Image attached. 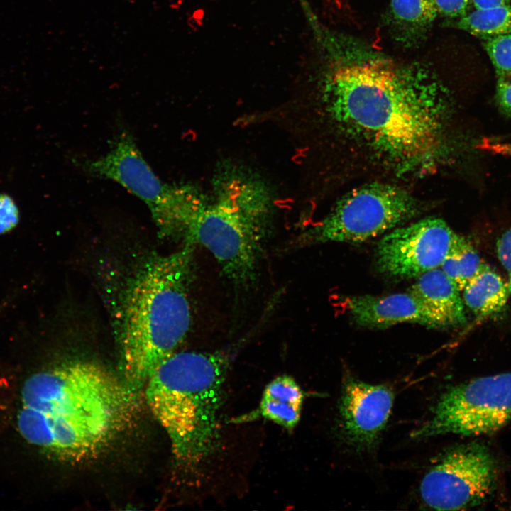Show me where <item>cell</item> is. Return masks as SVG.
<instances>
[{
	"instance_id": "6da1fadb",
	"label": "cell",
	"mask_w": 511,
	"mask_h": 511,
	"mask_svg": "<svg viewBox=\"0 0 511 511\" xmlns=\"http://www.w3.org/2000/svg\"><path fill=\"white\" fill-rule=\"evenodd\" d=\"M333 119L375 151L407 170H429L442 154L447 102L420 65L380 60L340 65L326 86Z\"/></svg>"
},
{
	"instance_id": "7a4b0ae2",
	"label": "cell",
	"mask_w": 511,
	"mask_h": 511,
	"mask_svg": "<svg viewBox=\"0 0 511 511\" xmlns=\"http://www.w3.org/2000/svg\"><path fill=\"white\" fill-rule=\"evenodd\" d=\"M133 392L97 363L57 365L24 382L18 430L29 444L55 458L87 460L108 446L131 420Z\"/></svg>"
},
{
	"instance_id": "3957f363",
	"label": "cell",
	"mask_w": 511,
	"mask_h": 511,
	"mask_svg": "<svg viewBox=\"0 0 511 511\" xmlns=\"http://www.w3.org/2000/svg\"><path fill=\"white\" fill-rule=\"evenodd\" d=\"M144 260L128 280L117 317L120 364L134 392L186 338L191 325L193 247Z\"/></svg>"
},
{
	"instance_id": "277c9868",
	"label": "cell",
	"mask_w": 511,
	"mask_h": 511,
	"mask_svg": "<svg viewBox=\"0 0 511 511\" xmlns=\"http://www.w3.org/2000/svg\"><path fill=\"white\" fill-rule=\"evenodd\" d=\"M275 204L271 187L256 172L237 164L220 165L210 192L201 188L196 192L182 238L208 249L233 284L249 286L257 278Z\"/></svg>"
},
{
	"instance_id": "5b68a950",
	"label": "cell",
	"mask_w": 511,
	"mask_h": 511,
	"mask_svg": "<svg viewBox=\"0 0 511 511\" xmlns=\"http://www.w3.org/2000/svg\"><path fill=\"white\" fill-rule=\"evenodd\" d=\"M231 362L223 351L175 352L145 385L150 410L177 458L188 466L204 463L219 445V414Z\"/></svg>"
},
{
	"instance_id": "8992f818",
	"label": "cell",
	"mask_w": 511,
	"mask_h": 511,
	"mask_svg": "<svg viewBox=\"0 0 511 511\" xmlns=\"http://www.w3.org/2000/svg\"><path fill=\"white\" fill-rule=\"evenodd\" d=\"M419 210L417 202L405 189L383 182L366 184L343 196L324 219L300 233L292 246L364 242L397 227Z\"/></svg>"
},
{
	"instance_id": "52a82bcc",
	"label": "cell",
	"mask_w": 511,
	"mask_h": 511,
	"mask_svg": "<svg viewBox=\"0 0 511 511\" xmlns=\"http://www.w3.org/2000/svg\"><path fill=\"white\" fill-rule=\"evenodd\" d=\"M511 421V372L476 378L441 395L431 417L412 432L423 439L446 434L479 436Z\"/></svg>"
},
{
	"instance_id": "ba28073f",
	"label": "cell",
	"mask_w": 511,
	"mask_h": 511,
	"mask_svg": "<svg viewBox=\"0 0 511 511\" xmlns=\"http://www.w3.org/2000/svg\"><path fill=\"white\" fill-rule=\"evenodd\" d=\"M496 480L493 455L483 444L471 442L441 454L422 480L419 493L432 509H466L488 500Z\"/></svg>"
},
{
	"instance_id": "9c48e42d",
	"label": "cell",
	"mask_w": 511,
	"mask_h": 511,
	"mask_svg": "<svg viewBox=\"0 0 511 511\" xmlns=\"http://www.w3.org/2000/svg\"><path fill=\"white\" fill-rule=\"evenodd\" d=\"M72 163L89 176L124 187L147 205L160 233L165 229L175 205L177 183L165 182L155 174L128 131H120L106 153L74 156Z\"/></svg>"
},
{
	"instance_id": "30bf717a",
	"label": "cell",
	"mask_w": 511,
	"mask_h": 511,
	"mask_svg": "<svg viewBox=\"0 0 511 511\" xmlns=\"http://www.w3.org/2000/svg\"><path fill=\"white\" fill-rule=\"evenodd\" d=\"M438 217L393 229L378 242L375 264L381 273L410 278L441 267L456 236Z\"/></svg>"
},
{
	"instance_id": "8fae6325",
	"label": "cell",
	"mask_w": 511,
	"mask_h": 511,
	"mask_svg": "<svg viewBox=\"0 0 511 511\" xmlns=\"http://www.w3.org/2000/svg\"><path fill=\"white\" fill-rule=\"evenodd\" d=\"M394 393L384 385H372L347 374L343 381L339 412L341 433L352 446L370 449L376 443L391 414Z\"/></svg>"
},
{
	"instance_id": "7c38bea8",
	"label": "cell",
	"mask_w": 511,
	"mask_h": 511,
	"mask_svg": "<svg viewBox=\"0 0 511 511\" xmlns=\"http://www.w3.org/2000/svg\"><path fill=\"white\" fill-rule=\"evenodd\" d=\"M345 302L351 318L361 326L381 329L410 322L445 328L440 319L410 292L384 296H351Z\"/></svg>"
},
{
	"instance_id": "4fadbf2b",
	"label": "cell",
	"mask_w": 511,
	"mask_h": 511,
	"mask_svg": "<svg viewBox=\"0 0 511 511\" xmlns=\"http://www.w3.org/2000/svg\"><path fill=\"white\" fill-rule=\"evenodd\" d=\"M409 292L433 312L444 327H456L466 323L461 290L441 269L435 268L419 275Z\"/></svg>"
},
{
	"instance_id": "5bb4252c",
	"label": "cell",
	"mask_w": 511,
	"mask_h": 511,
	"mask_svg": "<svg viewBox=\"0 0 511 511\" xmlns=\"http://www.w3.org/2000/svg\"><path fill=\"white\" fill-rule=\"evenodd\" d=\"M303 400V392L295 380L282 375L267 385L257 409L236 421L261 417L291 430L300 421Z\"/></svg>"
},
{
	"instance_id": "9a60e30c",
	"label": "cell",
	"mask_w": 511,
	"mask_h": 511,
	"mask_svg": "<svg viewBox=\"0 0 511 511\" xmlns=\"http://www.w3.org/2000/svg\"><path fill=\"white\" fill-rule=\"evenodd\" d=\"M462 291L464 304L481 319L501 312L511 295L507 282L485 263Z\"/></svg>"
},
{
	"instance_id": "2e32d148",
	"label": "cell",
	"mask_w": 511,
	"mask_h": 511,
	"mask_svg": "<svg viewBox=\"0 0 511 511\" xmlns=\"http://www.w3.org/2000/svg\"><path fill=\"white\" fill-rule=\"evenodd\" d=\"M484 264L471 243L457 234L441 269L462 291Z\"/></svg>"
},
{
	"instance_id": "e0dca14e",
	"label": "cell",
	"mask_w": 511,
	"mask_h": 511,
	"mask_svg": "<svg viewBox=\"0 0 511 511\" xmlns=\"http://www.w3.org/2000/svg\"><path fill=\"white\" fill-rule=\"evenodd\" d=\"M456 26L484 39L511 33V6L476 9L459 18Z\"/></svg>"
},
{
	"instance_id": "ac0fdd59",
	"label": "cell",
	"mask_w": 511,
	"mask_h": 511,
	"mask_svg": "<svg viewBox=\"0 0 511 511\" xmlns=\"http://www.w3.org/2000/svg\"><path fill=\"white\" fill-rule=\"evenodd\" d=\"M393 18L410 28H424L436 18L438 12L432 0H391Z\"/></svg>"
},
{
	"instance_id": "d6986e66",
	"label": "cell",
	"mask_w": 511,
	"mask_h": 511,
	"mask_svg": "<svg viewBox=\"0 0 511 511\" xmlns=\"http://www.w3.org/2000/svg\"><path fill=\"white\" fill-rule=\"evenodd\" d=\"M483 47L495 67L498 78L511 75V33L486 38Z\"/></svg>"
},
{
	"instance_id": "ffe728a7",
	"label": "cell",
	"mask_w": 511,
	"mask_h": 511,
	"mask_svg": "<svg viewBox=\"0 0 511 511\" xmlns=\"http://www.w3.org/2000/svg\"><path fill=\"white\" fill-rule=\"evenodd\" d=\"M18 221L19 211L13 199L8 194H0V234L11 231Z\"/></svg>"
},
{
	"instance_id": "44dd1931",
	"label": "cell",
	"mask_w": 511,
	"mask_h": 511,
	"mask_svg": "<svg viewBox=\"0 0 511 511\" xmlns=\"http://www.w3.org/2000/svg\"><path fill=\"white\" fill-rule=\"evenodd\" d=\"M438 13L450 18H461L468 13L471 0H432Z\"/></svg>"
},
{
	"instance_id": "7402d4cb",
	"label": "cell",
	"mask_w": 511,
	"mask_h": 511,
	"mask_svg": "<svg viewBox=\"0 0 511 511\" xmlns=\"http://www.w3.org/2000/svg\"><path fill=\"white\" fill-rule=\"evenodd\" d=\"M496 101L502 112L511 115V75L498 78Z\"/></svg>"
},
{
	"instance_id": "603a6c76",
	"label": "cell",
	"mask_w": 511,
	"mask_h": 511,
	"mask_svg": "<svg viewBox=\"0 0 511 511\" xmlns=\"http://www.w3.org/2000/svg\"><path fill=\"white\" fill-rule=\"evenodd\" d=\"M498 258L507 271L511 273V229L505 231L496 243Z\"/></svg>"
},
{
	"instance_id": "cb8c5ba5",
	"label": "cell",
	"mask_w": 511,
	"mask_h": 511,
	"mask_svg": "<svg viewBox=\"0 0 511 511\" xmlns=\"http://www.w3.org/2000/svg\"><path fill=\"white\" fill-rule=\"evenodd\" d=\"M476 9L508 6L511 0H471Z\"/></svg>"
},
{
	"instance_id": "d4e9b609",
	"label": "cell",
	"mask_w": 511,
	"mask_h": 511,
	"mask_svg": "<svg viewBox=\"0 0 511 511\" xmlns=\"http://www.w3.org/2000/svg\"><path fill=\"white\" fill-rule=\"evenodd\" d=\"M507 285H508L509 290H510V292H511V273L510 274V278H509V280H508V282H507Z\"/></svg>"
},
{
	"instance_id": "484cf974",
	"label": "cell",
	"mask_w": 511,
	"mask_h": 511,
	"mask_svg": "<svg viewBox=\"0 0 511 511\" xmlns=\"http://www.w3.org/2000/svg\"><path fill=\"white\" fill-rule=\"evenodd\" d=\"M1 380H0V388H1Z\"/></svg>"
}]
</instances>
